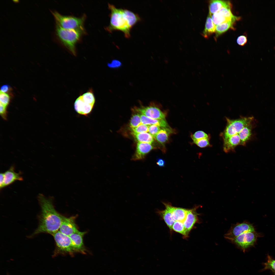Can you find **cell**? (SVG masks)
<instances>
[{
  "label": "cell",
  "mask_w": 275,
  "mask_h": 275,
  "mask_svg": "<svg viewBox=\"0 0 275 275\" xmlns=\"http://www.w3.org/2000/svg\"><path fill=\"white\" fill-rule=\"evenodd\" d=\"M38 199L41 208L38 216L39 224L29 237H32L41 233L52 235L59 230L64 216L56 210L52 198H47L40 194L38 195Z\"/></svg>",
  "instance_id": "obj_1"
},
{
  "label": "cell",
  "mask_w": 275,
  "mask_h": 275,
  "mask_svg": "<svg viewBox=\"0 0 275 275\" xmlns=\"http://www.w3.org/2000/svg\"><path fill=\"white\" fill-rule=\"evenodd\" d=\"M108 7L111 11L110 22L109 26L106 27V30L110 32L114 30L120 31L124 33L126 38L130 37L131 28L125 16L123 9L117 8L109 4Z\"/></svg>",
  "instance_id": "obj_2"
},
{
  "label": "cell",
  "mask_w": 275,
  "mask_h": 275,
  "mask_svg": "<svg viewBox=\"0 0 275 275\" xmlns=\"http://www.w3.org/2000/svg\"><path fill=\"white\" fill-rule=\"evenodd\" d=\"M84 32L79 30L64 29L56 23L55 34L62 44L75 56V46Z\"/></svg>",
  "instance_id": "obj_3"
},
{
  "label": "cell",
  "mask_w": 275,
  "mask_h": 275,
  "mask_svg": "<svg viewBox=\"0 0 275 275\" xmlns=\"http://www.w3.org/2000/svg\"><path fill=\"white\" fill-rule=\"evenodd\" d=\"M56 20V23L66 29L79 30L85 32L84 23L85 16L77 17L62 15L56 11H51Z\"/></svg>",
  "instance_id": "obj_4"
},
{
  "label": "cell",
  "mask_w": 275,
  "mask_h": 275,
  "mask_svg": "<svg viewBox=\"0 0 275 275\" xmlns=\"http://www.w3.org/2000/svg\"><path fill=\"white\" fill-rule=\"evenodd\" d=\"M227 125L223 134V139H225L238 134L246 126L253 122V116L243 117L235 120L226 118Z\"/></svg>",
  "instance_id": "obj_5"
},
{
  "label": "cell",
  "mask_w": 275,
  "mask_h": 275,
  "mask_svg": "<svg viewBox=\"0 0 275 275\" xmlns=\"http://www.w3.org/2000/svg\"><path fill=\"white\" fill-rule=\"evenodd\" d=\"M52 236L55 241L57 251L71 254L76 252L69 236L62 233L59 230Z\"/></svg>",
  "instance_id": "obj_6"
},
{
  "label": "cell",
  "mask_w": 275,
  "mask_h": 275,
  "mask_svg": "<svg viewBox=\"0 0 275 275\" xmlns=\"http://www.w3.org/2000/svg\"><path fill=\"white\" fill-rule=\"evenodd\" d=\"M254 232L243 233L230 241L245 252L247 249L252 246L255 241L256 236Z\"/></svg>",
  "instance_id": "obj_7"
},
{
  "label": "cell",
  "mask_w": 275,
  "mask_h": 275,
  "mask_svg": "<svg viewBox=\"0 0 275 275\" xmlns=\"http://www.w3.org/2000/svg\"><path fill=\"white\" fill-rule=\"evenodd\" d=\"M254 232V228L252 225L243 222L238 223L232 226L224 235V237L230 241L243 233Z\"/></svg>",
  "instance_id": "obj_8"
},
{
  "label": "cell",
  "mask_w": 275,
  "mask_h": 275,
  "mask_svg": "<svg viewBox=\"0 0 275 275\" xmlns=\"http://www.w3.org/2000/svg\"><path fill=\"white\" fill-rule=\"evenodd\" d=\"M133 110L151 118L165 119V114L159 108L153 105L147 106L135 107Z\"/></svg>",
  "instance_id": "obj_9"
},
{
  "label": "cell",
  "mask_w": 275,
  "mask_h": 275,
  "mask_svg": "<svg viewBox=\"0 0 275 275\" xmlns=\"http://www.w3.org/2000/svg\"><path fill=\"white\" fill-rule=\"evenodd\" d=\"M75 219L74 216L69 217H64L59 231L68 236L78 232L79 231L75 223Z\"/></svg>",
  "instance_id": "obj_10"
},
{
  "label": "cell",
  "mask_w": 275,
  "mask_h": 275,
  "mask_svg": "<svg viewBox=\"0 0 275 275\" xmlns=\"http://www.w3.org/2000/svg\"><path fill=\"white\" fill-rule=\"evenodd\" d=\"M3 174V182L1 189L10 185L17 181H22L23 180L21 173L16 172L13 166H11Z\"/></svg>",
  "instance_id": "obj_11"
},
{
  "label": "cell",
  "mask_w": 275,
  "mask_h": 275,
  "mask_svg": "<svg viewBox=\"0 0 275 275\" xmlns=\"http://www.w3.org/2000/svg\"><path fill=\"white\" fill-rule=\"evenodd\" d=\"M154 148L151 144L138 142L136 150L131 160L135 161L144 159L146 156Z\"/></svg>",
  "instance_id": "obj_12"
},
{
  "label": "cell",
  "mask_w": 275,
  "mask_h": 275,
  "mask_svg": "<svg viewBox=\"0 0 275 275\" xmlns=\"http://www.w3.org/2000/svg\"><path fill=\"white\" fill-rule=\"evenodd\" d=\"M85 232H78L73 233L69 236L72 244L76 252L85 253V249L83 240V238L86 233Z\"/></svg>",
  "instance_id": "obj_13"
},
{
  "label": "cell",
  "mask_w": 275,
  "mask_h": 275,
  "mask_svg": "<svg viewBox=\"0 0 275 275\" xmlns=\"http://www.w3.org/2000/svg\"><path fill=\"white\" fill-rule=\"evenodd\" d=\"M94 106L84 102L81 95L76 99L74 104L76 112L79 114L85 116H87L91 112Z\"/></svg>",
  "instance_id": "obj_14"
},
{
  "label": "cell",
  "mask_w": 275,
  "mask_h": 275,
  "mask_svg": "<svg viewBox=\"0 0 275 275\" xmlns=\"http://www.w3.org/2000/svg\"><path fill=\"white\" fill-rule=\"evenodd\" d=\"M223 149L226 153L234 151L235 148L240 145V140L238 134H235L223 139Z\"/></svg>",
  "instance_id": "obj_15"
},
{
  "label": "cell",
  "mask_w": 275,
  "mask_h": 275,
  "mask_svg": "<svg viewBox=\"0 0 275 275\" xmlns=\"http://www.w3.org/2000/svg\"><path fill=\"white\" fill-rule=\"evenodd\" d=\"M196 208L188 210L186 217L183 223L187 231L189 233L194 225L198 221V215Z\"/></svg>",
  "instance_id": "obj_16"
},
{
  "label": "cell",
  "mask_w": 275,
  "mask_h": 275,
  "mask_svg": "<svg viewBox=\"0 0 275 275\" xmlns=\"http://www.w3.org/2000/svg\"><path fill=\"white\" fill-rule=\"evenodd\" d=\"M163 203L166 209L163 210L159 211L157 212L162 217L170 229H172L174 222L172 217V205L169 203Z\"/></svg>",
  "instance_id": "obj_17"
},
{
  "label": "cell",
  "mask_w": 275,
  "mask_h": 275,
  "mask_svg": "<svg viewBox=\"0 0 275 275\" xmlns=\"http://www.w3.org/2000/svg\"><path fill=\"white\" fill-rule=\"evenodd\" d=\"M253 121L245 126L238 134L240 140V145L245 146L251 139L252 130L254 126Z\"/></svg>",
  "instance_id": "obj_18"
},
{
  "label": "cell",
  "mask_w": 275,
  "mask_h": 275,
  "mask_svg": "<svg viewBox=\"0 0 275 275\" xmlns=\"http://www.w3.org/2000/svg\"><path fill=\"white\" fill-rule=\"evenodd\" d=\"M141 123L142 124L150 125H158L162 128H170L167 122L165 119H156L149 118L145 116L140 114Z\"/></svg>",
  "instance_id": "obj_19"
},
{
  "label": "cell",
  "mask_w": 275,
  "mask_h": 275,
  "mask_svg": "<svg viewBox=\"0 0 275 275\" xmlns=\"http://www.w3.org/2000/svg\"><path fill=\"white\" fill-rule=\"evenodd\" d=\"M171 209L172 217L174 222L178 221L183 223L186 217L188 210L172 205Z\"/></svg>",
  "instance_id": "obj_20"
},
{
  "label": "cell",
  "mask_w": 275,
  "mask_h": 275,
  "mask_svg": "<svg viewBox=\"0 0 275 275\" xmlns=\"http://www.w3.org/2000/svg\"><path fill=\"white\" fill-rule=\"evenodd\" d=\"M230 5V3L228 1L211 0L210 1L209 6V13L211 15L218 12L222 7Z\"/></svg>",
  "instance_id": "obj_21"
},
{
  "label": "cell",
  "mask_w": 275,
  "mask_h": 275,
  "mask_svg": "<svg viewBox=\"0 0 275 275\" xmlns=\"http://www.w3.org/2000/svg\"><path fill=\"white\" fill-rule=\"evenodd\" d=\"M172 132V130L170 127L162 128L154 138L157 142L163 145L168 140L169 135Z\"/></svg>",
  "instance_id": "obj_22"
},
{
  "label": "cell",
  "mask_w": 275,
  "mask_h": 275,
  "mask_svg": "<svg viewBox=\"0 0 275 275\" xmlns=\"http://www.w3.org/2000/svg\"><path fill=\"white\" fill-rule=\"evenodd\" d=\"M216 25L213 22L211 15L209 14L207 18L204 29L202 35L205 38L215 32Z\"/></svg>",
  "instance_id": "obj_23"
},
{
  "label": "cell",
  "mask_w": 275,
  "mask_h": 275,
  "mask_svg": "<svg viewBox=\"0 0 275 275\" xmlns=\"http://www.w3.org/2000/svg\"><path fill=\"white\" fill-rule=\"evenodd\" d=\"M131 134L138 142L151 144L154 140V137L149 133H137L132 132Z\"/></svg>",
  "instance_id": "obj_24"
},
{
  "label": "cell",
  "mask_w": 275,
  "mask_h": 275,
  "mask_svg": "<svg viewBox=\"0 0 275 275\" xmlns=\"http://www.w3.org/2000/svg\"><path fill=\"white\" fill-rule=\"evenodd\" d=\"M123 12L131 28L141 20L138 14L129 10L123 9Z\"/></svg>",
  "instance_id": "obj_25"
},
{
  "label": "cell",
  "mask_w": 275,
  "mask_h": 275,
  "mask_svg": "<svg viewBox=\"0 0 275 275\" xmlns=\"http://www.w3.org/2000/svg\"><path fill=\"white\" fill-rule=\"evenodd\" d=\"M233 21H228L216 25L215 32L217 36L227 31L232 25Z\"/></svg>",
  "instance_id": "obj_26"
},
{
  "label": "cell",
  "mask_w": 275,
  "mask_h": 275,
  "mask_svg": "<svg viewBox=\"0 0 275 275\" xmlns=\"http://www.w3.org/2000/svg\"><path fill=\"white\" fill-rule=\"evenodd\" d=\"M83 101L86 103L94 106L95 99L92 89H90L86 93L81 95Z\"/></svg>",
  "instance_id": "obj_27"
},
{
  "label": "cell",
  "mask_w": 275,
  "mask_h": 275,
  "mask_svg": "<svg viewBox=\"0 0 275 275\" xmlns=\"http://www.w3.org/2000/svg\"><path fill=\"white\" fill-rule=\"evenodd\" d=\"M172 229L185 237L188 236V233L187 231L182 222L178 221H175L172 226Z\"/></svg>",
  "instance_id": "obj_28"
},
{
  "label": "cell",
  "mask_w": 275,
  "mask_h": 275,
  "mask_svg": "<svg viewBox=\"0 0 275 275\" xmlns=\"http://www.w3.org/2000/svg\"><path fill=\"white\" fill-rule=\"evenodd\" d=\"M230 5L222 7L218 11L223 17L234 21L238 18L234 16L230 10Z\"/></svg>",
  "instance_id": "obj_29"
},
{
  "label": "cell",
  "mask_w": 275,
  "mask_h": 275,
  "mask_svg": "<svg viewBox=\"0 0 275 275\" xmlns=\"http://www.w3.org/2000/svg\"><path fill=\"white\" fill-rule=\"evenodd\" d=\"M211 18L213 22L215 25L228 21H233L223 17L218 12L212 15Z\"/></svg>",
  "instance_id": "obj_30"
},
{
  "label": "cell",
  "mask_w": 275,
  "mask_h": 275,
  "mask_svg": "<svg viewBox=\"0 0 275 275\" xmlns=\"http://www.w3.org/2000/svg\"><path fill=\"white\" fill-rule=\"evenodd\" d=\"M264 267L263 270H270L273 273V275H275V259H272L268 255L267 261L264 263Z\"/></svg>",
  "instance_id": "obj_31"
},
{
  "label": "cell",
  "mask_w": 275,
  "mask_h": 275,
  "mask_svg": "<svg viewBox=\"0 0 275 275\" xmlns=\"http://www.w3.org/2000/svg\"><path fill=\"white\" fill-rule=\"evenodd\" d=\"M141 124L140 114L138 113L133 114L131 118L129 123L131 129L136 128Z\"/></svg>",
  "instance_id": "obj_32"
},
{
  "label": "cell",
  "mask_w": 275,
  "mask_h": 275,
  "mask_svg": "<svg viewBox=\"0 0 275 275\" xmlns=\"http://www.w3.org/2000/svg\"><path fill=\"white\" fill-rule=\"evenodd\" d=\"M193 142L203 138H209V135L204 132L199 131L195 132L191 136Z\"/></svg>",
  "instance_id": "obj_33"
},
{
  "label": "cell",
  "mask_w": 275,
  "mask_h": 275,
  "mask_svg": "<svg viewBox=\"0 0 275 275\" xmlns=\"http://www.w3.org/2000/svg\"><path fill=\"white\" fill-rule=\"evenodd\" d=\"M209 138H203L195 141L194 142L199 147L201 148H204L210 146Z\"/></svg>",
  "instance_id": "obj_34"
},
{
  "label": "cell",
  "mask_w": 275,
  "mask_h": 275,
  "mask_svg": "<svg viewBox=\"0 0 275 275\" xmlns=\"http://www.w3.org/2000/svg\"><path fill=\"white\" fill-rule=\"evenodd\" d=\"M148 125L141 124L137 127L132 128V132L137 133L148 132Z\"/></svg>",
  "instance_id": "obj_35"
},
{
  "label": "cell",
  "mask_w": 275,
  "mask_h": 275,
  "mask_svg": "<svg viewBox=\"0 0 275 275\" xmlns=\"http://www.w3.org/2000/svg\"><path fill=\"white\" fill-rule=\"evenodd\" d=\"M161 127L158 125H148V132L154 138L161 130Z\"/></svg>",
  "instance_id": "obj_36"
},
{
  "label": "cell",
  "mask_w": 275,
  "mask_h": 275,
  "mask_svg": "<svg viewBox=\"0 0 275 275\" xmlns=\"http://www.w3.org/2000/svg\"><path fill=\"white\" fill-rule=\"evenodd\" d=\"M10 100V97L8 94L0 92V103L7 106L9 104Z\"/></svg>",
  "instance_id": "obj_37"
},
{
  "label": "cell",
  "mask_w": 275,
  "mask_h": 275,
  "mask_svg": "<svg viewBox=\"0 0 275 275\" xmlns=\"http://www.w3.org/2000/svg\"><path fill=\"white\" fill-rule=\"evenodd\" d=\"M237 41V43L239 45L243 46L246 43L247 39L245 36L241 35L238 37Z\"/></svg>",
  "instance_id": "obj_38"
},
{
  "label": "cell",
  "mask_w": 275,
  "mask_h": 275,
  "mask_svg": "<svg viewBox=\"0 0 275 275\" xmlns=\"http://www.w3.org/2000/svg\"><path fill=\"white\" fill-rule=\"evenodd\" d=\"M6 106L0 103V113L2 117L5 120L7 118Z\"/></svg>",
  "instance_id": "obj_39"
},
{
  "label": "cell",
  "mask_w": 275,
  "mask_h": 275,
  "mask_svg": "<svg viewBox=\"0 0 275 275\" xmlns=\"http://www.w3.org/2000/svg\"><path fill=\"white\" fill-rule=\"evenodd\" d=\"M108 66L111 68H117L119 67L121 65V62L117 60H113L111 63L108 64Z\"/></svg>",
  "instance_id": "obj_40"
},
{
  "label": "cell",
  "mask_w": 275,
  "mask_h": 275,
  "mask_svg": "<svg viewBox=\"0 0 275 275\" xmlns=\"http://www.w3.org/2000/svg\"><path fill=\"white\" fill-rule=\"evenodd\" d=\"M10 90V87L9 86L7 85H5L1 87L0 92L6 93L8 92Z\"/></svg>",
  "instance_id": "obj_41"
},
{
  "label": "cell",
  "mask_w": 275,
  "mask_h": 275,
  "mask_svg": "<svg viewBox=\"0 0 275 275\" xmlns=\"http://www.w3.org/2000/svg\"><path fill=\"white\" fill-rule=\"evenodd\" d=\"M157 164L159 167H164L165 164V161L163 159L161 158H158L157 160Z\"/></svg>",
  "instance_id": "obj_42"
}]
</instances>
